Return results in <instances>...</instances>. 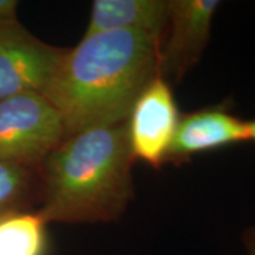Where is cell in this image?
Returning <instances> with one entry per match:
<instances>
[{
    "label": "cell",
    "instance_id": "6da1fadb",
    "mask_svg": "<svg viewBox=\"0 0 255 255\" xmlns=\"http://www.w3.org/2000/svg\"><path fill=\"white\" fill-rule=\"evenodd\" d=\"M162 40L142 31H105L67 50L43 97L63 119L65 137L128 119L157 75Z\"/></svg>",
    "mask_w": 255,
    "mask_h": 255
},
{
    "label": "cell",
    "instance_id": "7a4b0ae2",
    "mask_svg": "<svg viewBox=\"0 0 255 255\" xmlns=\"http://www.w3.org/2000/svg\"><path fill=\"white\" fill-rule=\"evenodd\" d=\"M127 121L64 139L40 166L38 216L48 223L115 221L133 197Z\"/></svg>",
    "mask_w": 255,
    "mask_h": 255
},
{
    "label": "cell",
    "instance_id": "3957f363",
    "mask_svg": "<svg viewBox=\"0 0 255 255\" xmlns=\"http://www.w3.org/2000/svg\"><path fill=\"white\" fill-rule=\"evenodd\" d=\"M64 139L63 119L41 94L0 101V162L40 167Z\"/></svg>",
    "mask_w": 255,
    "mask_h": 255
},
{
    "label": "cell",
    "instance_id": "277c9868",
    "mask_svg": "<svg viewBox=\"0 0 255 255\" xmlns=\"http://www.w3.org/2000/svg\"><path fill=\"white\" fill-rule=\"evenodd\" d=\"M17 20L0 24V101L21 94H44L65 54Z\"/></svg>",
    "mask_w": 255,
    "mask_h": 255
},
{
    "label": "cell",
    "instance_id": "5b68a950",
    "mask_svg": "<svg viewBox=\"0 0 255 255\" xmlns=\"http://www.w3.org/2000/svg\"><path fill=\"white\" fill-rule=\"evenodd\" d=\"M219 6L217 0L169 1V21L157 58V75L164 81L180 82L200 61Z\"/></svg>",
    "mask_w": 255,
    "mask_h": 255
},
{
    "label": "cell",
    "instance_id": "8992f818",
    "mask_svg": "<svg viewBox=\"0 0 255 255\" xmlns=\"http://www.w3.org/2000/svg\"><path fill=\"white\" fill-rule=\"evenodd\" d=\"M170 84L156 75L135 101L127 119L128 142L133 160L160 167L179 122Z\"/></svg>",
    "mask_w": 255,
    "mask_h": 255
},
{
    "label": "cell",
    "instance_id": "52a82bcc",
    "mask_svg": "<svg viewBox=\"0 0 255 255\" xmlns=\"http://www.w3.org/2000/svg\"><path fill=\"white\" fill-rule=\"evenodd\" d=\"M247 122L223 107L193 111L179 118L166 163H183L193 156L248 142Z\"/></svg>",
    "mask_w": 255,
    "mask_h": 255
},
{
    "label": "cell",
    "instance_id": "ba28073f",
    "mask_svg": "<svg viewBox=\"0 0 255 255\" xmlns=\"http://www.w3.org/2000/svg\"><path fill=\"white\" fill-rule=\"evenodd\" d=\"M169 21L164 0H95L84 37L105 31H142L162 40Z\"/></svg>",
    "mask_w": 255,
    "mask_h": 255
},
{
    "label": "cell",
    "instance_id": "9c48e42d",
    "mask_svg": "<svg viewBox=\"0 0 255 255\" xmlns=\"http://www.w3.org/2000/svg\"><path fill=\"white\" fill-rule=\"evenodd\" d=\"M46 226L36 210L0 214V255H47Z\"/></svg>",
    "mask_w": 255,
    "mask_h": 255
},
{
    "label": "cell",
    "instance_id": "30bf717a",
    "mask_svg": "<svg viewBox=\"0 0 255 255\" xmlns=\"http://www.w3.org/2000/svg\"><path fill=\"white\" fill-rule=\"evenodd\" d=\"M40 167L0 162V214L28 210L38 201Z\"/></svg>",
    "mask_w": 255,
    "mask_h": 255
},
{
    "label": "cell",
    "instance_id": "8fae6325",
    "mask_svg": "<svg viewBox=\"0 0 255 255\" xmlns=\"http://www.w3.org/2000/svg\"><path fill=\"white\" fill-rule=\"evenodd\" d=\"M16 10H17V1L0 0V24L17 20L16 18Z\"/></svg>",
    "mask_w": 255,
    "mask_h": 255
},
{
    "label": "cell",
    "instance_id": "7c38bea8",
    "mask_svg": "<svg viewBox=\"0 0 255 255\" xmlns=\"http://www.w3.org/2000/svg\"><path fill=\"white\" fill-rule=\"evenodd\" d=\"M243 240L248 255H255V227L247 230L243 236Z\"/></svg>",
    "mask_w": 255,
    "mask_h": 255
},
{
    "label": "cell",
    "instance_id": "4fadbf2b",
    "mask_svg": "<svg viewBox=\"0 0 255 255\" xmlns=\"http://www.w3.org/2000/svg\"><path fill=\"white\" fill-rule=\"evenodd\" d=\"M247 129H248V137L250 140L255 142V119L254 121H248L247 122Z\"/></svg>",
    "mask_w": 255,
    "mask_h": 255
}]
</instances>
